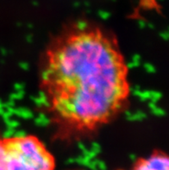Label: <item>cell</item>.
I'll list each match as a JSON object with an SVG mask.
<instances>
[{
    "label": "cell",
    "instance_id": "1",
    "mask_svg": "<svg viewBox=\"0 0 169 170\" xmlns=\"http://www.w3.org/2000/svg\"><path fill=\"white\" fill-rule=\"evenodd\" d=\"M40 86L53 121L76 134L111 122L130 92L129 69L117 40L86 24L73 26L52 42Z\"/></svg>",
    "mask_w": 169,
    "mask_h": 170
},
{
    "label": "cell",
    "instance_id": "2",
    "mask_svg": "<svg viewBox=\"0 0 169 170\" xmlns=\"http://www.w3.org/2000/svg\"><path fill=\"white\" fill-rule=\"evenodd\" d=\"M5 170H54L52 154L31 135L2 138Z\"/></svg>",
    "mask_w": 169,
    "mask_h": 170
},
{
    "label": "cell",
    "instance_id": "3",
    "mask_svg": "<svg viewBox=\"0 0 169 170\" xmlns=\"http://www.w3.org/2000/svg\"><path fill=\"white\" fill-rule=\"evenodd\" d=\"M168 158L162 152H155L140 160L133 170H169Z\"/></svg>",
    "mask_w": 169,
    "mask_h": 170
},
{
    "label": "cell",
    "instance_id": "4",
    "mask_svg": "<svg viewBox=\"0 0 169 170\" xmlns=\"http://www.w3.org/2000/svg\"><path fill=\"white\" fill-rule=\"evenodd\" d=\"M0 170H5L4 154V147H3L2 138H0Z\"/></svg>",
    "mask_w": 169,
    "mask_h": 170
}]
</instances>
